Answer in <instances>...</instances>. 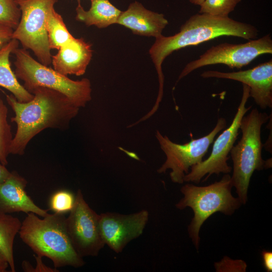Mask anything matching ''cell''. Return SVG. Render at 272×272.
Wrapping results in <instances>:
<instances>
[{
  "mask_svg": "<svg viewBox=\"0 0 272 272\" xmlns=\"http://www.w3.org/2000/svg\"><path fill=\"white\" fill-rule=\"evenodd\" d=\"M75 196L74 207L66 218L69 236L82 257L97 256L105 245L100 229V215L89 207L80 189Z\"/></svg>",
  "mask_w": 272,
  "mask_h": 272,
  "instance_id": "cell-11",
  "label": "cell"
},
{
  "mask_svg": "<svg viewBox=\"0 0 272 272\" xmlns=\"http://www.w3.org/2000/svg\"><path fill=\"white\" fill-rule=\"evenodd\" d=\"M188 1L194 5L200 6L204 0H188Z\"/></svg>",
  "mask_w": 272,
  "mask_h": 272,
  "instance_id": "cell-30",
  "label": "cell"
},
{
  "mask_svg": "<svg viewBox=\"0 0 272 272\" xmlns=\"http://www.w3.org/2000/svg\"><path fill=\"white\" fill-rule=\"evenodd\" d=\"M21 224L18 218L0 212V251L7 259L12 272L16 271L13 253L14 242Z\"/></svg>",
  "mask_w": 272,
  "mask_h": 272,
  "instance_id": "cell-19",
  "label": "cell"
},
{
  "mask_svg": "<svg viewBox=\"0 0 272 272\" xmlns=\"http://www.w3.org/2000/svg\"><path fill=\"white\" fill-rule=\"evenodd\" d=\"M226 120L218 119L214 129L207 135L198 139H192L184 144L172 142L166 135L163 136L157 130L156 137L160 147L166 156V160L157 170L159 173H165L171 169L170 178L174 183H183L184 176L189 171V168L202 161L216 135L226 127Z\"/></svg>",
  "mask_w": 272,
  "mask_h": 272,
  "instance_id": "cell-8",
  "label": "cell"
},
{
  "mask_svg": "<svg viewBox=\"0 0 272 272\" xmlns=\"http://www.w3.org/2000/svg\"><path fill=\"white\" fill-rule=\"evenodd\" d=\"M200 76L237 81L248 86L249 94L261 109L272 107V60L244 71L225 73L207 71Z\"/></svg>",
  "mask_w": 272,
  "mask_h": 272,
  "instance_id": "cell-13",
  "label": "cell"
},
{
  "mask_svg": "<svg viewBox=\"0 0 272 272\" xmlns=\"http://www.w3.org/2000/svg\"><path fill=\"white\" fill-rule=\"evenodd\" d=\"M265 54H272V39L269 34L244 43H222L211 47L197 59L188 62L177 82L196 69L206 65L223 64L231 69H241Z\"/></svg>",
  "mask_w": 272,
  "mask_h": 272,
  "instance_id": "cell-9",
  "label": "cell"
},
{
  "mask_svg": "<svg viewBox=\"0 0 272 272\" xmlns=\"http://www.w3.org/2000/svg\"><path fill=\"white\" fill-rule=\"evenodd\" d=\"M49 46L50 49L58 50L74 39L64 24L62 17L53 9L46 21Z\"/></svg>",
  "mask_w": 272,
  "mask_h": 272,
  "instance_id": "cell-20",
  "label": "cell"
},
{
  "mask_svg": "<svg viewBox=\"0 0 272 272\" xmlns=\"http://www.w3.org/2000/svg\"><path fill=\"white\" fill-rule=\"evenodd\" d=\"M90 8L86 11L80 2L76 8V20L88 27L95 26L104 28L117 23L122 11L109 0H92Z\"/></svg>",
  "mask_w": 272,
  "mask_h": 272,
  "instance_id": "cell-17",
  "label": "cell"
},
{
  "mask_svg": "<svg viewBox=\"0 0 272 272\" xmlns=\"http://www.w3.org/2000/svg\"><path fill=\"white\" fill-rule=\"evenodd\" d=\"M10 172L5 165L0 163V184L6 180L10 175Z\"/></svg>",
  "mask_w": 272,
  "mask_h": 272,
  "instance_id": "cell-29",
  "label": "cell"
},
{
  "mask_svg": "<svg viewBox=\"0 0 272 272\" xmlns=\"http://www.w3.org/2000/svg\"><path fill=\"white\" fill-rule=\"evenodd\" d=\"M269 117L267 114L260 112L256 108L244 116L240 125L242 137L230 151L233 164L232 183L243 204L247 201L248 188L254 171L271 167V161L264 160L261 155V128Z\"/></svg>",
  "mask_w": 272,
  "mask_h": 272,
  "instance_id": "cell-4",
  "label": "cell"
},
{
  "mask_svg": "<svg viewBox=\"0 0 272 272\" xmlns=\"http://www.w3.org/2000/svg\"><path fill=\"white\" fill-rule=\"evenodd\" d=\"M241 0H204L199 6V13L228 17Z\"/></svg>",
  "mask_w": 272,
  "mask_h": 272,
  "instance_id": "cell-22",
  "label": "cell"
},
{
  "mask_svg": "<svg viewBox=\"0 0 272 272\" xmlns=\"http://www.w3.org/2000/svg\"><path fill=\"white\" fill-rule=\"evenodd\" d=\"M8 110L0 97V162L4 165L8 163V157L13 138L11 126L7 119Z\"/></svg>",
  "mask_w": 272,
  "mask_h": 272,
  "instance_id": "cell-21",
  "label": "cell"
},
{
  "mask_svg": "<svg viewBox=\"0 0 272 272\" xmlns=\"http://www.w3.org/2000/svg\"><path fill=\"white\" fill-rule=\"evenodd\" d=\"M93 50L90 43L83 38H74L52 55L51 63L54 69L59 73L67 76H77L85 74L92 57Z\"/></svg>",
  "mask_w": 272,
  "mask_h": 272,
  "instance_id": "cell-16",
  "label": "cell"
},
{
  "mask_svg": "<svg viewBox=\"0 0 272 272\" xmlns=\"http://www.w3.org/2000/svg\"><path fill=\"white\" fill-rule=\"evenodd\" d=\"M19 42L12 39L0 49V86L11 92L20 102H27L34 95L20 84L12 70L10 61L11 53L18 47Z\"/></svg>",
  "mask_w": 272,
  "mask_h": 272,
  "instance_id": "cell-18",
  "label": "cell"
},
{
  "mask_svg": "<svg viewBox=\"0 0 272 272\" xmlns=\"http://www.w3.org/2000/svg\"><path fill=\"white\" fill-rule=\"evenodd\" d=\"M9 266V262L5 256L0 251V272L7 271Z\"/></svg>",
  "mask_w": 272,
  "mask_h": 272,
  "instance_id": "cell-28",
  "label": "cell"
},
{
  "mask_svg": "<svg viewBox=\"0 0 272 272\" xmlns=\"http://www.w3.org/2000/svg\"><path fill=\"white\" fill-rule=\"evenodd\" d=\"M233 186L231 176L225 174L219 181L207 186L186 184L181 187L183 197L176 207L179 210L190 207L193 211L194 216L188 231L196 249H198L199 244V230L204 222L217 212L231 215L242 204L238 197L232 196Z\"/></svg>",
  "mask_w": 272,
  "mask_h": 272,
  "instance_id": "cell-5",
  "label": "cell"
},
{
  "mask_svg": "<svg viewBox=\"0 0 272 272\" xmlns=\"http://www.w3.org/2000/svg\"><path fill=\"white\" fill-rule=\"evenodd\" d=\"M116 23L128 28L134 34L156 38L162 35L168 21L163 14L148 10L135 1L126 11H122Z\"/></svg>",
  "mask_w": 272,
  "mask_h": 272,
  "instance_id": "cell-15",
  "label": "cell"
},
{
  "mask_svg": "<svg viewBox=\"0 0 272 272\" xmlns=\"http://www.w3.org/2000/svg\"><path fill=\"white\" fill-rule=\"evenodd\" d=\"M90 2H91L92 0H90Z\"/></svg>",
  "mask_w": 272,
  "mask_h": 272,
  "instance_id": "cell-31",
  "label": "cell"
},
{
  "mask_svg": "<svg viewBox=\"0 0 272 272\" xmlns=\"http://www.w3.org/2000/svg\"><path fill=\"white\" fill-rule=\"evenodd\" d=\"M217 271H245L247 265L241 260H232L226 256L220 261L215 263Z\"/></svg>",
  "mask_w": 272,
  "mask_h": 272,
  "instance_id": "cell-25",
  "label": "cell"
},
{
  "mask_svg": "<svg viewBox=\"0 0 272 272\" xmlns=\"http://www.w3.org/2000/svg\"><path fill=\"white\" fill-rule=\"evenodd\" d=\"M27 181L17 172L12 171L0 184V212L11 214L23 212L33 213L41 217L48 215L47 210L37 206L25 191Z\"/></svg>",
  "mask_w": 272,
  "mask_h": 272,
  "instance_id": "cell-14",
  "label": "cell"
},
{
  "mask_svg": "<svg viewBox=\"0 0 272 272\" xmlns=\"http://www.w3.org/2000/svg\"><path fill=\"white\" fill-rule=\"evenodd\" d=\"M22 240L37 255L50 259L55 268L80 267L85 261L75 250L69 236L64 214H48L43 219L27 214L19 231Z\"/></svg>",
  "mask_w": 272,
  "mask_h": 272,
  "instance_id": "cell-3",
  "label": "cell"
},
{
  "mask_svg": "<svg viewBox=\"0 0 272 272\" xmlns=\"http://www.w3.org/2000/svg\"><path fill=\"white\" fill-rule=\"evenodd\" d=\"M12 53L16 58L15 74L24 82L28 92L38 87L51 89L64 95L79 108L85 107L91 100V85L87 78L72 80L37 61L23 48L18 47Z\"/></svg>",
  "mask_w": 272,
  "mask_h": 272,
  "instance_id": "cell-6",
  "label": "cell"
},
{
  "mask_svg": "<svg viewBox=\"0 0 272 272\" xmlns=\"http://www.w3.org/2000/svg\"><path fill=\"white\" fill-rule=\"evenodd\" d=\"M58 0H16L21 11L19 23L12 35L25 49H30L39 61L49 65L52 61L46 21Z\"/></svg>",
  "mask_w": 272,
  "mask_h": 272,
  "instance_id": "cell-7",
  "label": "cell"
},
{
  "mask_svg": "<svg viewBox=\"0 0 272 272\" xmlns=\"http://www.w3.org/2000/svg\"><path fill=\"white\" fill-rule=\"evenodd\" d=\"M149 217V212L144 210L128 215L101 214L100 229L105 245L117 253L121 252L128 243L142 234Z\"/></svg>",
  "mask_w": 272,
  "mask_h": 272,
  "instance_id": "cell-12",
  "label": "cell"
},
{
  "mask_svg": "<svg viewBox=\"0 0 272 272\" xmlns=\"http://www.w3.org/2000/svg\"><path fill=\"white\" fill-rule=\"evenodd\" d=\"M14 29L6 26H0V49L12 39Z\"/></svg>",
  "mask_w": 272,
  "mask_h": 272,
  "instance_id": "cell-26",
  "label": "cell"
},
{
  "mask_svg": "<svg viewBox=\"0 0 272 272\" xmlns=\"http://www.w3.org/2000/svg\"><path fill=\"white\" fill-rule=\"evenodd\" d=\"M76 196L67 190H59L54 192L49 200V208L54 213L64 214L73 209Z\"/></svg>",
  "mask_w": 272,
  "mask_h": 272,
  "instance_id": "cell-24",
  "label": "cell"
},
{
  "mask_svg": "<svg viewBox=\"0 0 272 272\" xmlns=\"http://www.w3.org/2000/svg\"><path fill=\"white\" fill-rule=\"evenodd\" d=\"M258 30L253 25L228 17L197 13L191 16L172 36L161 35L156 38L149 53L158 75L159 89L157 99H162L164 76L162 64L173 52L197 45L220 36H234L248 40L255 39Z\"/></svg>",
  "mask_w": 272,
  "mask_h": 272,
  "instance_id": "cell-2",
  "label": "cell"
},
{
  "mask_svg": "<svg viewBox=\"0 0 272 272\" xmlns=\"http://www.w3.org/2000/svg\"><path fill=\"white\" fill-rule=\"evenodd\" d=\"M263 259V265L265 269L270 272L272 271V252L263 250L261 253Z\"/></svg>",
  "mask_w": 272,
  "mask_h": 272,
  "instance_id": "cell-27",
  "label": "cell"
},
{
  "mask_svg": "<svg viewBox=\"0 0 272 272\" xmlns=\"http://www.w3.org/2000/svg\"><path fill=\"white\" fill-rule=\"evenodd\" d=\"M21 15V11L16 0H0V26L15 29Z\"/></svg>",
  "mask_w": 272,
  "mask_h": 272,
  "instance_id": "cell-23",
  "label": "cell"
},
{
  "mask_svg": "<svg viewBox=\"0 0 272 272\" xmlns=\"http://www.w3.org/2000/svg\"><path fill=\"white\" fill-rule=\"evenodd\" d=\"M242 86L241 100L231 125L215 141L210 156L206 160L191 167L190 171L184 177V181L198 183L206 175L203 181L213 174H229L231 172L232 167L227 163L229 158L228 155L239 133L241 120L251 107L246 106L250 97V89L245 84H242Z\"/></svg>",
  "mask_w": 272,
  "mask_h": 272,
  "instance_id": "cell-10",
  "label": "cell"
},
{
  "mask_svg": "<svg viewBox=\"0 0 272 272\" xmlns=\"http://www.w3.org/2000/svg\"><path fill=\"white\" fill-rule=\"evenodd\" d=\"M29 92L34 97L27 102H19L13 94L6 95V100L15 112L11 121L17 124L10 154L23 155L29 142L45 129H66L79 112L80 108L57 91L38 87Z\"/></svg>",
  "mask_w": 272,
  "mask_h": 272,
  "instance_id": "cell-1",
  "label": "cell"
}]
</instances>
